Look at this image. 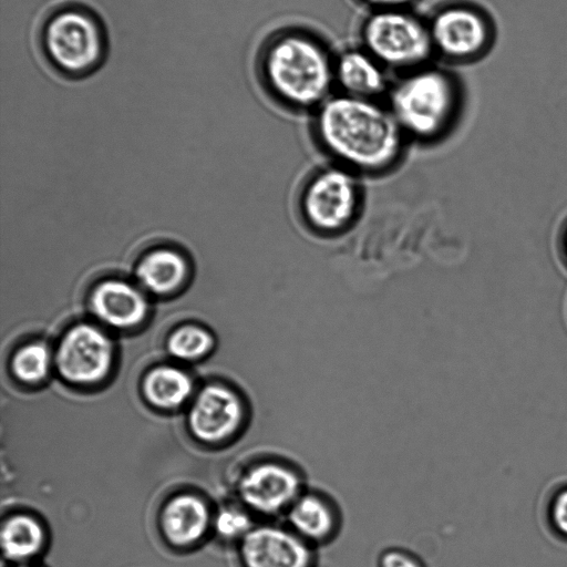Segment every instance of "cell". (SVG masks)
I'll return each mask as SVG.
<instances>
[{"mask_svg":"<svg viewBox=\"0 0 567 567\" xmlns=\"http://www.w3.org/2000/svg\"><path fill=\"white\" fill-rule=\"evenodd\" d=\"M50 355L40 343H31L20 349L12 361L16 375L25 382H38L48 372Z\"/></svg>","mask_w":567,"mask_h":567,"instance_id":"20","label":"cell"},{"mask_svg":"<svg viewBox=\"0 0 567 567\" xmlns=\"http://www.w3.org/2000/svg\"><path fill=\"white\" fill-rule=\"evenodd\" d=\"M145 394L151 402L162 408L182 404L192 391L189 378L182 371L162 367L153 370L144 382Z\"/></svg>","mask_w":567,"mask_h":567,"instance_id":"18","label":"cell"},{"mask_svg":"<svg viewBox=\"0 0 567 567\" xmlns=\"http://www.w3.org/2000/svg\"><path fill=\"white\" fill-rule=\"evenodd\" d=\"M91 308L105 323L116 328H131L144 319L147 303L142 293L131 285L107 280L93 290Z\"/></svg>","mask_w":567,"mask_h":567,"instance_id":"14","label":"cell"},{"mask_svg":"<svg viewBox=\"0 0 567 567\" xmlns=\"http://www.w3.org/2000/svg\"><path fill=\"white\" fill-rule=\"evenodd\" d=\"M317 548L284 522L264 520L239 542L243 567H316Z\"/></svg>","mask_w":567,"mask_h":567,"instance_id":"9","label":"cell"},{"mask_svg":"<svg viewBox=\"0 0 567 567\" xmlns=\"http://www.w3.org/2000/svg\"><path fill=\"white\" fill-rule=\"evenodd\" d=\"M112 361L109 338L90 324L73 327L62 339L56 352V365L69 381L92 383L107 372Z\"/></svg>","mask_w":567,"mask_h":567,"instance_id":"10","label":"cell"},{"mask_svg":"<svg viewBox=\"0 0 567 567\" xmlns=\"http://www.w3.org/2000/svg\"><path fill=\"white\" fill-rule=\"evenodd\" d=\"M38 42L47 63L68 80H81L105 62L107 33L99 14L85 4L66 2L43 19Z\"/></svg>","mask_w":567,"mask_h":567,"instance_id":"4","label":"cell"},{"mask_svg":"<svg viewBox=\"0 0 567 567\" xmlns=\"http://www.w3.org/2000/svg\"><path fill=\"white\" fill-rule=\"evenodd\" d=\"M212 344L213 339L210 334L194 326L179 328L168 340L171 353L184 360L197 359L204 355Z\"/></svg>","mask_w":567,"mask_h":567,"instance_id":"19","label":"cell"},{"mask_svg":"<svg viewBox=\"0 0 567 567\" xmlns=\"http://www.w3.org/2000/svg\"><path fill=\"white\" fill-rule=\"evenodd\" d=\"M359 176L334 163L311 174L301 189L299 207L312 231L337 236L357 221L363 205Z\"/></svg>","mask_w":567,"mask_h":567,"instance_id":"6","label":"cell"},{"mask_svg":"<svg viewBox=\"0 0 567 567\" xmlns=\"http://www.w3.org/2000/svg\"><path fill=\"white\" fill-rule=\"evenodd\" d=\"M137 278L152 292L168 293L185 279L186 264L173 250L159 249L148 254L138 265Z\"/></svg>","mask_w":567,"mask_h":567,"instance_id":"16","label":"cell"},{"mask_svg":"<svg viewBox=\"0 0 567 567\" xmlns=\"http://www.w3.org/2000/svg\"><path fill=\"white\" fill-rule=\"evenodd\" d=\"M208 523L205 505L196 497L182 495L172 499L163 512V528L175 545H190L204 534Z\"/></svg>","mask_w":567,"mask_h":567,"instance_id":"15","label":"cell"},{"mask_svg":"<svg viewBox=\"0 0 567 567\" xmlns=\"http://www.w3.org/2000/svg\"><path fill=\"white\" fill-rule=\"evenodd\" d=\"M359 39L360 47L388 71L400 74L427 65L434 58L427 20L412 9L369 11Z\"/></svg>","mask_w":567,"mask_h":567,"instance_id":"5","label":"cell"},{"mask_svg":"<svg viewBox=\"0 0 567 567\" xmlns=\"http://www.w3.org/2000/svg\"><path fill=\"white\" fill-rule=\"evenodd\" d=\"M307 486L302 466L275 453L259 457L244 471L237 492L251 514L265 520H278Z\"/></svg>","mask_w":567,"mask_h":567,"instance_id":"8","label":"cell"},{"mask_svg":"<svg viewBox=\"0 0 567 567\" xmlns=\"http://www.w3.org/2000/svg\"><path fill=\"white\" fill-rule=\"evenodd\" d=\"M333 73L334 87L351 96L379 100L391 85L388 70L362 47L336 54Z\"/></svg>","mask_w":567,"mask_h":567,"instance_id":"13","label":"cell"},{"mask_svg":"<svg viewBox=\"0 0 567 567\" xmlns=\"http://www.w3.org/2000/svg\"><path fill=\"white\" fill-rule=\"evenodd\" d=\"M311 131L332 163L359 175L390 171L408 141L386 104L339 92L312 112Z\"/></svg>","mask_w":567,"mask_h":567,"instance_id":"1","label":"cell"},{"mask_svg":"<svg viewBox=\"0 0 567 567\" xmlns=\"http://www.w3.org/2000/svg\"><path fill=\"white\" fill-rule=\"evenodd\" d=\"M434 56L446 64H471L483 59L496 40L491 13L470 0L439 4L426 18Z\"/></svg>","mask_w":567,"mask_h":567,"instance_id":"7","label":"cell"},{"mask_svg":"<svg viewBox=\"0 0 567 567\" xmlns=\"http://www.w3.org/2000/svg\"><path fill=\"white\" fill-rule=\"evenodd\" d=\"M282 522L305 542L318 548L339 536L343 515L332 495L308 485L288 508Z\"/></svg>","mask_w":567,"mask_h":567,"instance_id":"11","label":"cell"},{"mask_svg":"<svg viewBox=\"0 0 567 567\" xmlns=\"http://www.w3.org/2000/svg\"><path fill=\"white\" fill-rule=\"evenodd\" d=\"M543 515L551 536L567 544V482L556 485L548 493Z\"/></svg>","mask_w":567,"mask_h":567,"instance_id":"21","label":"cell"},{"mask_svg":"<svg viewBox=\"0 0 567 567\" xmlns=\"http://www.w3.org/2000/svg\"><path fill=\"white\" fill-rule=\"evenodd\" d=\"M250 514L244 505L225 508L216 518V529L224 538L240 542L255 526Z\"/></svg>","mask_w":567,"mask_h":567,"instance_id":"22","label":"cell"},{"mask_svg":"<svg viewBox=\"0 0 567 567\" xmlns=\"http://www.w3.org/2000/svg\"><path fill=\"white\" fill-rule=\"evenodd\" d=\"M245 415L244 402L235 391L212 385L205 388L194 402L189 425L199 439L220 441L240 430Z\"/></svg>","mask_w":567,"mask_h":567,"instance_id":"12","label":"cell"},{"mask_svg":"<svg viewBox=\"0 0 567 567\" xmlns=\"http://www.w3.org/2000/svg\"><path fill=\"white\" fill-rule=\"evenodd\" d=\"M378 567H425L412 551L402 547H388L378 557Z\"/></svg>","mask_w":567,"mask_h":567,"instance_id":"23","label":"cell"},{"mask_svg":"<svg viewBox=\"0 0 567 567\" xmlns=\"http://www.w3.org/2000/svg\"><path fill=\"white\" fill-rule=\"evenodd\" d=\"M17 567H38V566H34V565H31V564H25V565H19Z\"/></svg>","mask_w":567,"mask_h":567,"instance_id":"26","label":"cell"},{"mask_svg":"<svg viewBox=\"0 0 567 567\" xmlns=\"http://www.w3.org/2000/svg\"><path fill=\"white\" fill-rule=\"evenodd\" d=\"M361 6L374 10H388V9H412L413 4L419 0H354Z\"/></svg>","mask_w":567,"mask_h":567,"instance_id":"24","label":"cell"},{"mask_svg":"<svg viewBox=\"0 0 567 567\" xmlns=\"http://www.w3.org/2000/svg\"><path fill=\"white\" fill-rule=\"evenodd\" d=\"M1 545L4 557L19 565L28 564L43 545L40 525L27 516L9 519L1 532Z\"/></svg>","mask_w":567,"mask_h":567,"instance_id":"17","label":"cell"},{"mask_svg":"<svg viewBox=\"0 0 567 567\" xmlns=\"http://www.w3.org/2000/svg\"><path fill=\"white\" fill-rule=\"evenodd\" d=\"M557 248L561 261L567 267V216L560 224L557 234Z\"/></svg>","mask_w":567,"mask_h":567,"instance_id":"25","label":"cell"},{"mask_svg":"<svg viewBox=\"0 0 567 567\" xmlns=\"http://www.w3.org/2000/svg\"><path fill=\"white\" fill-rule=\"evenodd\" d=\"M388 107L408 140L422 143L447 135L460 118L463 87L449 69L432 63L391 83Z\"/></svg>","mask_w":567,"mask_h":567,"instance_id":"3","label":"cell"},{"mask_svg":"<svg viewBox=\"0 0 567 567\" xmlns=\"http://www.w3.org/2000/svg\"><path fill=\"white\" fill-rule=\"evenodd\" d=\"M334 55L317 32L282 27L261 42L256 75L275 103L293 112L312 113L333 94Z\"/></svg>","mask_w":567,"mask_h":567,"instance_id":"2","label":"cell"}]
</instances>
